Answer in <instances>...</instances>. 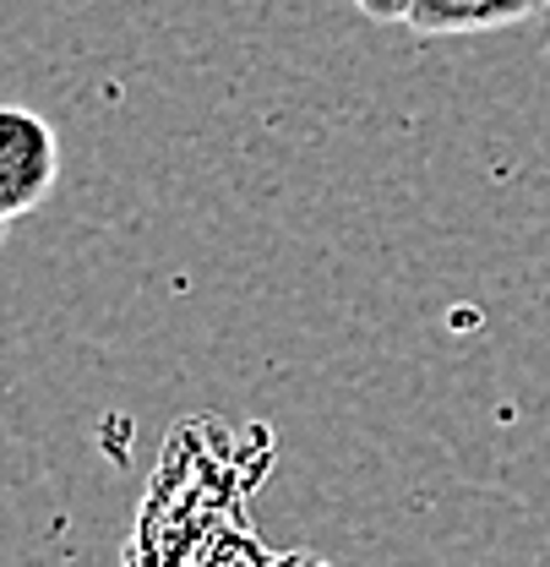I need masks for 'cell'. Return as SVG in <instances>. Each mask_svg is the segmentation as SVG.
Returning a JSON list of instances; mask_svg holds the SVG:
<instances>
[{
    "label": "cell",
    "mask_w": 550,
    "mask_h": 567,
    "mask_svg": "<svg viewBox=\"0 0 550 567\" xmlns=\"http://www.w3.org/2000/svg\"><path fill=\"white\" fill-rule=\"evenodd\" d=\"M360 17H371V22H404L409 17L414 0H349Z\"/></svg>",
    "instance_id": "obj_3"
},
{
    "label": "cell",
    "mask_w": 550,
    "mask_h": 567,
    "mask_svg": "<svg viewBox=\"0 0 550 567\" xmlns=\"http://www.w3.org/2000/svg\"><path fill=\"white\" fill-rule=\"evenodd\" d=\"M61 181V137L44 115L6 104L0 110V218H22L50 203Z\"/></svg>",
    "instance_id": "obj_1"
},
{
    "label": "cell",
    "mask_w": 550,
    "mask_h": 567,
    "mask_svg": "<svg viewBox=\"0 0 550 567\" xmlns=\"http://www.w3.org/2000/svg\"><path fill=\"white\" fill-rule=\"evenodd\" d=\"M546 11L550 0H414L404 28L419 39H464V33H496Z\"/></svg>",
    "instance_id": "obj_2"
}]
</instances>
